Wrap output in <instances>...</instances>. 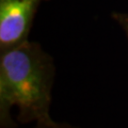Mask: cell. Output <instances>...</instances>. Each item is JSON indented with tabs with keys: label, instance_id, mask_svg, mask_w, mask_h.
<instances>
[{
	"label": "cell",
	"instance_id": "3",
	"mask_svg": "<svg viewBox=\"0 0 128 128\" xmlns=\"http://www.w3.org/2000/svg\"><path fill=\"white\" fill-rule=\"evenodd\" d=\"M32 128H79V127L70 125L68 123L56 122V121H54L52 118H50V120H48V121L35 123V125Z\"/></svg>",
	"mask_w": 128,
	"mask_h": 128
},
{
	"label": "cell",
	"instance_id": "1",
	"mask_svg": "<svg viewBox=\"0 0 128 128\" xmlns=\"http://www.w3.org/2000/svg\"><path fill=\"white\" fill-rule=\"evenodd\" d=\"M54 77L52 58L38 43L27 40L0 52V128H17L13 107L18 109V123L50 120Z\"/></svg>",
	"mask_w": 128,
	"mask_h": 128
},
{
	"label": "cell",
	"instance_id": "2",
	"mask_svg": "<svg viewBox=\"0 0 128 128\" xmlns=\"http://www.w3.org/2000/svg\"><path fill=\"white\" fill-rule=\"evenodd\" d=\"M43 0H0V52L28 40L33 17Z\"/></svg>",
	"mask_w": 128,
	"mask_h": 128
},
{
	"label": "cell",
	"instance_id": "4",
	"mask_svg": "<svg viewBox=\"0 0 128 128\" xmlns=\"http://www.w3.org/2000/svg\"><path fill=\"white\" fill-rule=\"evenodd\" d=\"M112 16H113L114 20L122 27L128 40V13H114Z\"/></svg>",
	"mask_w": 128,
	"mask_h": 128
}]
</instances>
